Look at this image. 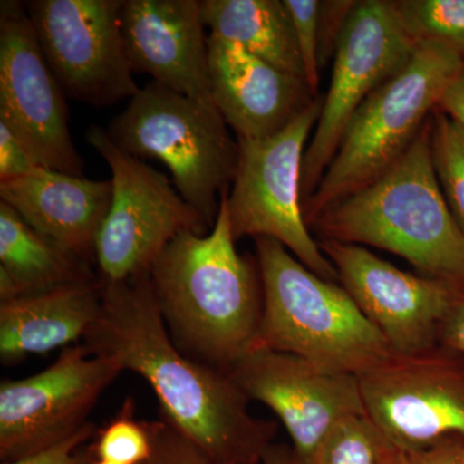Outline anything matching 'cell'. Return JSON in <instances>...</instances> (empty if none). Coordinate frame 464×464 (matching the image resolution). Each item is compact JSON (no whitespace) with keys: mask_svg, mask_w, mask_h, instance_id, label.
Listing matches in <instances>:
<instances>
[{"mask_svg":"<svg viewBox=\"0 0 464 464\" xmlns=\"http://www.w3.org/2000/svg\"><path fill=\"white\" fill-rule=\"evenodd\" d=\"M101 292L102 310L84 346L148 382L160 417L208 457L221 464H259L277 424L250 414L249 400L226 372L174 344L149 274L125 282L101 280Z\"/></svg>","mask_w":464,"mask_h":464,"instance_id":"6da1fadb","label":"cell"},{"mask_svg":"<svg viewBox=\"0 0 464 464\" xmlns=\"http://www.w3.org/2000/svg\"><path fill=\"white\" fill-rule=\"evenodd\" d=\"M227 194L208 234L179 235L149 271L174 344L226 373L255 346L264 311L258 262L237 252Z\"/></svg>","mask_w":464,"mask_h":464,"instance_id":"7a4b0ae2","label":"cell"},{"mask_svg":"<svg viewBox=\"0 0 464 464\" xmlns=\"http://www.w3.org/2000/svg\"><path fill=\"white\" fill-rule=\"evenodd\" d=\"M431 139L432 116L392 167L324 210L310 230L319 239L386 250L420 275L464 289V234L440 186Z\"/></svg>","mask_w":464,"mask_h":464,"instance_id":"3957f363","label":"cell"},{"mask_svg":"<svg viewBox=\"0 0 464 464\" xmlns=\"http://www.w3.org/2000/svg\"><path fill=\"white\" fill-rule=\"evenodd\" d=\"M255 240L264 311L253 348L356 377L393 355L340 283L317 276L279 241Z\"/></svg>","mask_w":464,"mask_h":464,"instance_id":"277c9868","label":"cell"},{"mask_svg":"<svg viewBox=\"0 0 464 464\" xmlns=\"http://www.w3.org/2000/svg\"><path fill=\"white\" fill-rule=\"evenodd\" d=\"M464 58L438 43H418L408 65L357 110L315 192L304 203L308 227L328 209L392 167L439 108Z\"/></svg>","mask_w":464,"mask_h":464,"instance_id":"5b68a950","label":"cell"},{"mask_svg":"<svg viewBox=\"0 0 464 464\" xmlns=\"http://www.w3.org/2000/svg\"><path fill=\"white\" fill-rule=\"evenodd\" d=\"M106 132L127 154L166 164L183 200L213 227L218 197L234 179L239 155L213 101L152 82L140 88Z\"/></svg>","mask_w":464,"mask_h":464,"instance_id":"8992f818","label":"cell"},{"mask_svg":"<svg viewBox=\"0 0 464 464\" xmlns=\"http://www.w3.org/2000/svg\"><path fill=\"white\" fill-rule=\"evenodd\" d=\"M323 101L317 96L270 139L237 140L239 155L227 209L235 240L252 237L279 241L308 270L338 283L334 266L308 227L301 194L302 163Z\"/></svg>","mask_w":464,"mask_h":464,"instance_id":"52a82bcc","label":"cell"},{"mask_svg":"<svg viewBox=\"0 0 464 464\" xmlns=\"http://www.w3.org/2000/svg\"><path fill=\"white\" fill-rule=\"evenodd\" d=\"M111 169L112 199L96 246L102 282L149 274L160 253L183 232L208 234L206 219L174 190L166 174L119 149L102 128L85 133Z\"/></svg>","mask_w":464,"mask_h":464,"instance_id":"ba28073f","label":"cell"},{"mask_svg":"<svg viewBox=\"0 0 464 464\" xmlns=\"http://www.w3.org/2000/svg\"><path fill=\"white\" fill-rule=\"evenodd\" d=\"M415 48L417 43L400 23L393 2H356L333 57L331 85L304 152L301 173L304 203L322 181L357 110L408 65Z\"/></svg>","mask_w":464,"mask_h":464,"instance_id":"9c48e42d","label":"cell"},{"mask_svg":"<svg viewBox=\"0 0 464 464\" xmlns=\"http://www.w3.org/2000/svg\"><path fill=\"white\" fill-rule=\"evenodd\" d=\"M124 0L26 3L36 39L58 83L72 100L96 108L140 91L121 33Z\"/></svg>","mask_w":464,"mask_h":464,"instance_id":"30bf717a","label":"cell"},{"mask_svg":"<svg viewBox=\"0 0 464 464\" xmlns=\"http://www.w3.org/2000/svg\"><path fill=\"white\" fill-rule=\"evenodd\" d=\"M366 417L391 447L464 441V360L442 348L392 355L360 375Z\"/></svg>","mask_w":464,"mask_h":464,"instance_id":"8fae6325","label":"cell"},{"mask_svg":"<svg viewBox=\"0 0 464 464\" xmlns=\"http://www.w3.org/2000/svg\"><path fill=\"white\" fill-rule=\"evenodd\" d=\"M123 368L85 346L63 348L41 373L0 384V459L12 462L74 435Z\"/></svg>","mask_w":464,"mask_h":464,"instance_id":"7c38bea8","label":"cell"},{"mask_svg":"<svg viewBox=\"0 0 464 464\" xmlns=\"http://www.w3.org/2000/svg\"><path fill=\"white\" fill-rule=\"evenodd\" d=\"M362 315L393 355L413 356L439 347L440 326L464 289L444 280L400 270L365 246L317 239Z\"/></svg>","mask_w":464,"mask_h":464,"instance_id":"4fadbf2b","label":"cell"},{"mask_svg":"<svg viewBox=\"0 0 464 464\" xmlns=\"http://www.w3.org/2000/svg\"><path fill=\"white\" fill-rule=\"evenodd\" d=\"M65 92L45 61L23 3H0V121L42 167L83 176L69 127Z\"/></svg>","mask_w":464,"mask_h":464,"instance_id":"5bb4252c","label":"cell"},{"mask_svg":"<svg viewBox=\"0 0 464 464\" xmlns=\"http://www.w3.org/2000/svg\"><path fill=\"white\" fill-rule=\"evenodd\" d=\"M246 399L284 424L299 464H306L335 424L366 415L359 377L328 371L290 353L252 348L227 372Z\"/></svg>","mask_w":464,"mask_h":464,"instance_id":"9a60e30c","label":"cell"},{"mask_svg":"<svg viewBox=\"0 0 464 464\" xmlns=\"http://www.w3.org/2000/svg\"><path fill=\"white\" fill-rule=\"evenodd\" d=\"M121 33L133 72L201 101H213L199 0H124Z\"/></svg>","mask_w":464,"mask_h":464,"instance_id":"2e32d148","label":"cell"},{"mask_svg":"<svg viewBox=\"0 0 464 464\" xmlns=\"http://www.w3.org/2000/svg\"><path fill=\"white\" fill-rule=\"evenodd\" d=\"M208 65L213 102L237 140L270 139L316 99L306 82L212 34Z\"/></svg>","mask_w":464,"mask_h":464,"instance_id":"e0dca14e","label":"cell"},{"mask_svg":"<svg viewBox=\"0 0 464 464\" xmlns=\"http://www.w3.org/2000/svg\"><path fill=\"white\" fill-rule=\"evenodd\" d=\"M0 198L45 239L88 264L96 261L97 240L111 206V179L41 167L0 182Z\"/></svg>","mask_w":464,"mask_h":464,"instance_id":"ac0fdd59","label":"cell"},{"mask_svg":"<svg viewBox=\"0 0 464 464\" xmlns=\"http://www.w3.org/2000/svg\"><path fill=\"white\" fill-rule=\"evenodd\" d=\"M102 310L101 280L70 284L0 304V357L17 362L70 347L84 337Z\"/></svg>","mask_w":464,"mask_h":464,"instance_id":"d6986e66","label":"cell"},{"mask_svg":"<svg viewBox=\"0 0 464 464\" xmlns=\"http://www.w3.org/2000/svg\"><path fill=\"white\" fill-rule=\"evenodd\" d=\"M90 264L45 239L0 201V299L93 282Z\"/></svg>","mask_w":464,"mask_h":464,"instance_id":"ffe728a7","label":"cell"},{"mask_svg":"<svg viewBox=\"0 0 464 464\" xmlns=\"http://www.w3.org/2000/svg\"><path fill=\"white\" fill-rule=\"evenodd\" d=\"M200 5L212 35L237 43L304 81L295 26L284 0H203Z\"/></svg>","mask_w":464,"mask_h":464,"instance_id":"44dd1931","label":"cell"},{"mask_svg":"<svg viewBox=\"0 0 464 464\" xmlns=\"http://www.w3.org/2000/svg\"><path fill=\"white\" fill-rule=\"evenodd\" d=\"M396 14L415 43H438L464 58V0H395Z\"/></svg>","mask_w":464,"mask_h":464,"instance_id":"7402d4cb","label":"cell"},{"mask_svg":"<svg viewBox=\"0 0 464 464\" xmlns=\"http://www.w3.org/2000/svg\"><path fill=\"white\" fill-rule=\"evenodd\" d=\"M386 445L366 415H353L333 427L306 464H381Z\"/></svg>","mask_w":464,"mask_h":464,"instance_id":"603a6c76","label":"cell"},{"mask_svg":"<svg viewBox=\"0 0 464 464\" xmlns=\"http://www.w3.org/2000/svg\"><path fill=\"white\" fill-rule=\"evenodd\" d=\"M431 142L440 186L464 234V130L436 109L432 115Z\"/></svg>","mask_w":464,"mask_h":464,"instance_id":"cb8c5ba5","label":"cell"},{"mask_svg":"<svg viewBox=\"0 0 464 464\" xmlns=\"http://www.w3.org/2000/svg\"><path fill=\"white\" fill-rule=\"evenodd\" d=\"M92 450L97 460L116 464L148 462L152 453L151 435L148 422L134 420L130 400H128L123 411L101 430Z\"/></svg>","mask_w":464,"mask_h":464,"instance_id":"d4e9b609","label":"cell"},{"mask_svg":"<svg viewBox=\"0 0 464 464\" xmlns=\"http://www.w3.org/2000/svg\"><path fill=\"white\" fill-rule=\"evenodd\" d=\"M292 17L304 81L314 96H319V0H284Z\"/></svg>","mask_w":464,"mask_h":464,"instance_id":"484cf974","label":"cell"},{"mask_svg":"<svg viewBox=\"0 0 464 464\" xmlns=\"http://www.w3.org/2000/svg\"><path fill=\"white\" fill-rule=\"evenodd\" d=\"M152 453L145 464H221L208 457L163 418L148 423Z\"/></svg>","mask_w":464,"mask_h":464,"instance_id":"4316f807","label":"cell"},{"mask_svg":"<svg viewBox=\"0 0 464 464\" xmlns=\"http://www.w3.org/2000/svg\"><path fill=\"white\" fill-rule=\"evenodd\" d=\"M356 2L353 0H328L320 2L319 11V63L320 69L325 61L334 57L342 33L346 26Z\"/></svg>","mask_w":464,"mask_h":464,"instance_id":"83f0119b","label":"cell"},{"mask_svg":"<svg viewBox=\"0 0 464 464\" xmlns=\"http://www.w3.org/2000/svg\"><path fill=\"white\" fill-rule=\"evenodd\" d=\"M381 464H464V441L449 440L420 450L393 448L387 442Z\"/></svg>","mask_w":464,"mask_h":464,"instance_id":"f1b7e54d","label":"cell"},{"mask_svg":"<svg viewBox=\"0 0 464 464\" xmlns=\"http://www.w3.org/2000/svg\"><path fill=\"white\" fill-rule=\"evenodd\" d=\"M41 167L16 133L0 121V182L27 176Z\"/></svg>","mask_w":464,"mask_h":464,"instance_id":"f546056e","label":"cell"},{"mask_svg":"<svg viewBox=\"0 0 464 464\" xmlns=\"http://www.w3.org/2000/svg\"><path fill=\"white\" fill-rule=\"evenodd\" d=\"M94 427L91 423L85 424L74 435L70 436L57 444L43 449L41 451L2 464H91L87 456L76 453L79 448L93 436Z\"/></svg>","mask_w":464,"mask_h":464,"instance_id":"4dcf8cb0","label":"cell"},{"mask_svg":"<svg viewBox=\"0 0 464 464\" xmlns=\"http://www.w3.org/2000/svg\"><path fill=\"white\" fill-rule=\"evenodd\" d=\"M438 343L442 350L464 360V297L440 326Z\"/></svg>","mask_w":464,"mask_h":464,"instance_id":"1f68e13d","label":"cell"},{"mask_svg":"<svg viewBox=\"0 0 464 464\" xmlns=\"http://www.w3.org/2000/svg\"><path fill=\"white\" fill-rule=\"evenodd\" d=\"M464 130V69L448 85L439 108Z\"/></svg>","mask_w":464,"mask_h":464,"instance_id":"d6a6232c","label":"cell"},{"mask_svg":"<svg viewBox=\"0 0 464 464\" xmlns=\"http://www.w3.org/2000/svg\"><path fill=\"white\" fill-rule=\"evenodd\" d=\"M259 464H299L295 451L288 444H271Z\"/></svg>","mask_w":464,"mask_h":464,"instance_id":"836d02e7","label":"cell"},{"mask_svg":"<svg viewBox=\"0 0 464 464\" xmlns=\"http://www.w3.org/2000/svg\"><path fill=\"white\" fill-rule=\"evenodd\" d=\"M91 464H116V463L106 462V460H97L96 459V462H93V463H91Z\"/></svg>","mask_w":464,"mask_h":464,"instance_id":"e575fe53","label":"cell"}]
</instances>
